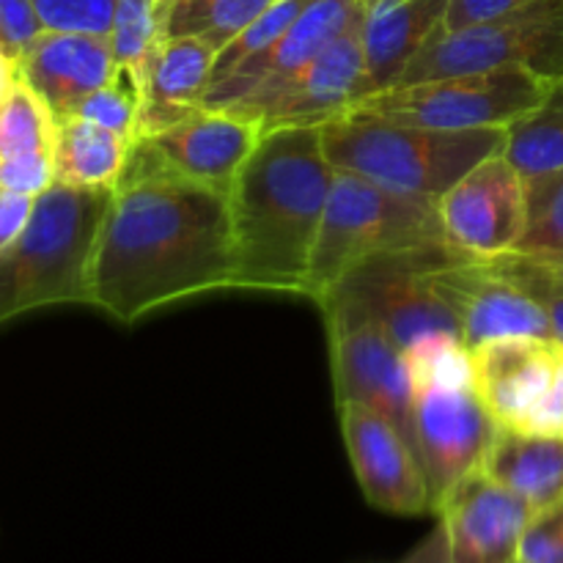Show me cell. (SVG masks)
I'll return each mask as SVG.
<instances>
[{
  "label": "cell",
  "instance_id": "cell-8",
  "mask_svg": "<svg viewBox=\"0 0 563 563\" xmlns=\"http://www.w3.org/2000/svg\"><path fill=\"white\" fill-rule=\"evenodd\" d=\"M509 66L528 69L550 86L563 82V0H533L498 20L440 31L412 58L401 82L482 75Z\"/></svg>",
  "mask_w": 563,
  "mask_h": 563
},
{
  "label": "cell",
  "instance_id": "cell-19",
  "mask_svg": "<svg viewBox=\"0 0 563 563\" xmlns=\"http://www.w3.org/2000/svg\"><path fill=\"white\" fill-rule=\"evenodd\" d=\"M110 36L77 31H42L20 53V75L53 113L69 115L82 99L113 77Z\"/></svg>",
  "mask_w": 563,
  "mask_h": 563
},
{
  "label": "cell",
  "instance_id": "cell-7",
  "mask_svg": "<svg viewBox=\"0 0 563 563\" xmlns=\"http://www.w3.org/2000/svg\"><path fill=\"white\" fill-rule=\"evenodd\" d=\"M550 82L528 69H495L438 80L401 82L357 99L346 113L377 115L432 130H506L550 97Z\"/></svg>",
  "mask_w": 563,
  "mask_h": 563
},
{
  "label": "cell",
  "instance_id": "cell-38",
  "mask_svg": "<svg viewBox=\"0 0 563 563\" xmlns=\"http://www.w3.org/2000/svg\"><path fill=\"white\" fill-rule=\"evenodd\" d=\"M20 58L0 44V115H3L5 99L11 97L14 86L20 82Z\"/></svg>",
  "mask_w": 563,
  "mask_h": 563
},
{
  "label": "cell",
  "instance_id": "cell-2",
  "mask_svg": "<svg viewBox=\"0 0 563 563\" xmlns=\"http://www.w3.org/2000/svg\"><path fill=\"white\" fill-rule=\"evenodd\" d=\"M333 176L322 124L264 130L229 190L234 289L306 291Z\"/></svg>",
  "mask_w": 563,
  "mask_h": 563
},
{
  "label": "cell",
  "instance_id": "cell-18",
  "mask_svg": "<svg viewBox=\"0 0 563 563\" xmlns=\"http://www.w3.org/2000/svg\"><path fill=\"white\" fill-rule=\"evenodd\" d=\"M561 355L563 341L539 335L495 339L471 350L473 385L498 427H526L553 388Z\"/></svg>",
  "mask_w": 563,
  "mask_h": 563
},
{
  "label": "cell",
  "instance_id": "cell-25",
  "mask_svg": "<svg viewBox=\"0 0 563 563\" xmlns=\"http://www.w3.org/2000/svg\"><path fill=\"white\" fill-rule=\"evenodd\" d=\"M278 0H168L165 36H192L223 49Z\"/></svg>",
  "mask_w": 563,
  "mask_h": 563
},
{
  "label": "cell",
  "instance_id": "cell-29",
  "mask_svg": "<svg viewBox=\"0 0 563 563\" xmlns=\"http://www.w3.org/2000/svg\"><path fill=\"white\" fill-rule=\"evenodd\" d=\"M143 113V88L141 80L132 75L124 66H115L113 77L97 91L88 93L69 115H80V119L93 121L99 126H108L115 135L135 141L137 126H141Z\"/></svg>",
  "mask_w": 563,
  "mask_h": 563
},
{
  "label": "cell",
  "instance_id": "cell-21",
  "mask_svg": "<svg viewBox=\"0 0 563 563\" xmlns=\"http://www.w3.org/2000/svg\"><path fill=\"white\" fill-rule=\"evenodd\" d=\"M218 49L192 36H165L143 82V113L137 137L174 124L203 104L212 82Z\"/></svg>",
  "mask_w": 563,
  "mask_h": 563
},
{
  "label": "cell",
  "instance_id": "cell-37",
  "mask_svg": "<svg viewBox=\"0 0 563 563\" xmlns=\"http://www.w3.org/2000/svg\"><path fill=\"white\" fill-rule=\"evenodd\" d=\"M33 207H36V198L33 196L0 190V253L9 245H14L16 236L27 229Z\"/></svg>",
  "mask_w": 563,
  "mask_h": 563
},
{
  "label": "cell",
  "instance_id": "cell-17",
  "mask_svg": "<svg viewBox=\"0 0 563 563\" xmlns=\"http://www.w3.org/2000/svg\"><path fill=\"white\" fill-rule=\"evenodd\" d=\"M361 16L363 0H308L284 36L236 66L229 77L214 82L203 97V104L231 110L247 99L273 91L324 53L335 38L361 25Z\"/></svg>",
  "mask_w": 563,
  "mask_h": 563
},
{
  "label": "cell",
  "instance_id": "cell-22",
  "mask_svg": "<svg viewBox=\"0 0 563 563\" xmlns=\"http://www.w3.org/2000/svg\"><path fill=\"white\" fill-rule=\"evenodd\" d=\"M482 471L533 511L550 509L563 500V438L500 427Z\"/></svg>",
  "mask_w": 563,
  "mask_h": 563
},
{
  "label": "cell",
  "instance_id": "cell-15",
  "mask_svg": "<svg viewBox=\"0 0 563 563\" xmlns=\"http://www.w3.org/2000/svg\"><path fill=\"white\" fill-rule=\"evenodd\" d=\"M339 423L352 471L368 506L394 517L432 515L421 460L383 412L357 401H344L339 405Z\"/></svg>",
  "mask_w": 563,
  "mask_h": 563
},
{
  "label": "cell",
  "instance_id": "cell-35",
  "mask_svg": "<svg viewBox=\"0 0 563 563\" xmlns=\"http://www.w3.org/2000/svg\"><path fill=\"white\" fill-rule=\"evenodd\" d=\"M44 31L31 0H0V38L9 53L20 58L22 49Z\"/></svg>",
  "mask_w": 563,
  "mask_h": 563
},
{
  "label": "cell",
  "instance_id": "cell-24",
  "mask_svg": "<svg viewBox=\"0 0 563 563\" xmlns=\"http://www.w3.org/2000/svg\"><path fill=\"white\" fill-rule=\"evenodd\" d=\"M504 157L526 181L563 170V82L528 115L506 126Z\"/></svg>",
  "mask_w": 563,
  "mask_h": 563
},
{
  "label": "cell",
  "instance_id": "cell-4",
  "mask_svg": "<svg viewBox=\"0 0 563 563\" xmlns=\"http://www.w3.org/2000/svg\"><path fill=\"white\" fill-rule=\"evenodd\" d=\"M322 141L335 170L401 196L440 201L467 170L504 152L506 130L451 132L344 113L324 121Z\"/></svg>",
  "mask_w": 563,
  "mask_h": 563
},
{
  "label": "cell",
  "instance_id": "cell-32",
  "mask_svg": "<svg viewBox=\"0 0 563 563\" xmlns=\"http://www.w3.org/2000/svg\"><path fill=\"white\" fill-rule=\"evenodd\" d=\"M44 31H77L110 36L115 0H31Z\"/></svg>",
  "mask_w": 563,
  "mask_h": 563
},
{
  "label": "cell",
  "instance_id": "cell-36",
  "mask_svg": "<svg viewBox=\"0 0 563 563\" xmlns=\"http://www.w3.org/2000/svg\"><path fill=\"white\" fill-rule=\"evenodd\" d=\"M528 3H533V0H449L443 31H460V27L476 25V22L498 20V16L511 14Z\"/></svg>",
  "mask_w": 563,
  "mask_h": 563
},
{
  "label": "cell",
  "instance_id": "cell-23",
  "mask_svg": "<svg viewBox=\"0 0 563 563\" xmlns=\"http://www.w3.org/2000/svg\"><path fill=\"white\" fill-rule=\"evenodd\" d=\"M132 143L80 115H60L55 135V181L66 187L115 190L124 174Z\"/></svg>",
  "mask_w": 563,
  "mask_h": 563
},
{
  "label": "cell",
  "instance_id": "cell-39",
  "mask_svg": "<svg viewBox=\"0 0 563 563\" xmlns=\"http://www.w3.org/2000/svg\"><path fill=\"white\" fill-rule=\"evenodd\" d=\"M0 44H3V38H0Z\"/></svg>",
  "mask_w": 563,
  "mask_h": 563
},
{
  "label": "cell",
  "instance_id": "cell-12",
  "mask_svg": "<svg viewBox=\"0 0 563 563\" xmlns=\"http://www.w3.org/2000/svg\"><path fill=\"white\" fill-rule=\"evenodd\" d=\"M537 511L484 471L462 478L438 506V539L407 563H517Z\"/></svg>",
  "mask_w": 563,
  "mask_h": 563
},
{
  "label": "cell",
  "instance_id": "cell-27",
  "mask_svg": "<svg viewBox=\"0 0 563 563\" xmlns=\"http://www.w3.org/2000/svg\"><path fill=\"white\" fill-rule=\"evenodd\" d=\"M58 115L20 77L0 115V157L16 154H53Z\"/></svg>",
  "mask_w": 563,
  "mask_h": 563
},
{
  "label": "cell",
  "instance_id": "cell-5",
  "mask_svg": "<svg viewBox=\"0 0 563 563\" xmlns=\"http://www.w3.org/2000/svg\"><path fill=\"white\" fill-rule=\"evenodd\" d=\"M438 247H451L438 201L401 196L363 176L335 170L302 297L319 306L363 264Z\"/></svg>",
  "mask_w": 563,
  "mask_h": 563
},
{
  "label": "cell",
  "instance_id": "cell-30",
  "mask_svg": "<svg viewBox=\"0 0 563 563\" xmlns=\"http://www.w3.org/2000/svg\"><path fill=\"white\" fill-rule=\"evenodd\" d=\"M306 5L308 0H278L275 5H269L258 20H253L240 36H234L223 49H220L218 58H214L212 82H209V88H212L214 82L223 80V77H229L231 71L240 64H245L247 58H253V55H258L262 49H267L275 38L284 36L286 27L297 20V14H300Z\"/></svg>",
  "mask_w": 563,
  "mask_h": 563
},
{
  "label": "cell",
  "instance_id": "cell-16",
  "mask_svg": "<svg viewBox=\"0 0 563 563\" xmlns=\"http://www.w3.org/2000/svg\"><path fill=\"white\" fill-rule=\"evenodd\" d=\"M366 97L363 82L361 25L335 38L324 53L273 91L236 104V113L256 119L264 130L275 126L324 124L344 115L357 99Z\"/></svg>",
  "mask_w": 563,
  "mask_h": 563
},
{
  "label": "cell",
  "instance_id": "cell-33",
  "mask_svg": "<svg viewBox=\"0 0 563 563\" xmlns=\"http://www.w3.org/2000/svg\"><path fill=\"white\" fill-rule=\"evenodd\" d=\"M517 563H563V500L533 515L522 533Z\"/></svg>",
  "mask_w": 563,
  "mask_h": 563
},
{
  "label": "cell",
  "instance_id": "cell-31",
  "mask_svg": "<svg viewBox=\"0 0 563 563\" xmlns=\"http://www.w3.org/2000/svg\"><path fill=\"white\" fill-rule=\"evenodd\" d=\"M528 231L517 251H563V170L526 181Z\"/></svg>",
  "mask_w": 563,
  "mask_h": 563
},
{
  "label": "cell",
  "instance_id": "cell-1",
  "mask_svg": "<svg viewBox=\"0 0 563 563\" xmlns=\"http://www.w3.org/2000/svg\"><path fill=\"white\" fill-rule=\"evenodd\" d=\"M218 289H234L229 196L174 176L121 181L93 247L91 306L132 324Z\"/></svg>",
  "mask_w": 563,
  "mask_h": 563
},
{
  "label": "cell",
  "instance_id": "cell-13",
  "mask_svg": "<svg viewBox=\"0 0 563 563\" xmlns=\"http://www.w3.org/2000/svg\"><path fill=\"white\" fill-rule=\"evenodd\" d=\"M443 236L471 258L517 251L528 231L526 179L504 152L482 159L438 201Z\"/></svg>",
  "mask_w": 563,
  "mask_h": 563
},
{
  "label": "cell",
  "instance_id": "cell-26",
  "mask_svg": "<svg viewBox=\"0 0 563 563\" xmlns=\"http://www.w3.org/2000/svg\"><path fill=\"white\" fill-rule=\"evenodd\" d=\"M165 16L168 0H115L110 44H113L115 66H124L146 82L148 64L165 38Z\"/></svg>",
  "mask_w": 563,
  "mask_h": 563
},
{
  "label": "cell",
  "instance_id": "cell-11",
  "mask_svg": "<svg viewBox=\"0 0 563 563\" xmlns=\"http://www.w3.org/2000/svg\"><path fill=\"white\" fill-rule=\"evenodd\" d=\"M454 258L471 256H462L454 247H438V251L377 258L346 275L330 295H346L366 306L388 328L405 355L440 341H462L454 313L445 308L427 280L429 267Z\"/></svg>",
  "mask_w": 563,
  "mask_h": 563
},
{
  "label": "cell",
  "instance_id": "cell-20",
  "mask_svg": "<svg viewBox=\"0 0 563 563\" xmlns=\"http://www.w3.org/2000/svg\"><path fill=\"white\" fill-rule=\"evenodd\" d=\"M449 0H363V82L368 93L399 86L407 66L443 31Z\"/></svg>",
  "mask_w": 563,
  "mask_h": 563
},
{
  "label": "cell",
  "instance_id": "cell-9",
  "mask_svg": "<svg viewBox=\"0 0 563 563\" xmlns=\"http://www.w3.org/2000/svg\"><path fill=\"white\" fill-rule=\"evenodd\" d=\"M319 308L328 322L335 405L357 401L383 412L416 451L410 363L394 335L366 306L346 295H328Z\"/></svg>",
  "mask_w": 563,
  "mask_h": 563
},
{
  "label": "cell",
  "instance_id": "cell-10",
  "mask_svg": "<svg viewBox=\"0 0 563 563\" xmlns=\"http://www.w3.org/2000/svg\"><path fill=\"white\" fill-rule=\"evenodd\" d=\"M262 135L264 126L251 115L198 104L174 124L135 137L121 181L174 176L214 187L229 196L231 185Z\"/></svg>",
  "mask_w": 563,
  "mask_h": 563
},
{
  "label": "cell",
  "instance_id": "cell-14",
  "mask_svg": "<svg viewBox=\"0 0 563 563\" xmlns=\"http://www.w3.org/2000/svg\"><path fill=\"white\" fill-rule=\"evenodd\" d=\"M434 295L460 324L465 350L511 335L555 339L550 319L515 280L506 278L493 258H454L427 269Z\"/></svg>",
  "mask_w": 563,
  "mask_h": 563
},
{
  "label": "cell",
  "instance_id": "cell-34",
  "mask_svg": "<svg viewBox=\"0 0 563 563\" xmlns=\"http://www.w3.org/2000/svg\"><path fill=\"white\" fill-rule=\"evenodd\" d=\"M55 185L53 154H16L0 157V190L38 198Z\"/></svg>",
  "mask_w": 563,
  "mask_h": 563
},
{
  "label": "cell",
  "instance_id": "cell-3",
  "mask_svg": "<svg viewBox=\"0 0 563 563\" xmlns=\"http://www.w3.org/2000/svg\"><path fill=\"white\" fill-rule=\"evenodd\" d=\"M108 187L55 181L36 198L31 223L0 253V324L49 306H91V258L110 207Z\"/></svg>",
  "mask_w": 563,
  "mask_h": 563
},
{
  "label": "cell",
  "instance_id": "cell-6",
  "mask_svg": "<svg viewBox=\"0 0 563 563\" xmlns=\"http://www.w3.org/2000/svg\"><path fill=\"white\" fill-rule=\"evenodd\" d=\"M412 379V432L427 476L432 515L451 489L482 471L498 423L473 385L471 352L462 341H440L407 355Z\"/></svg>",
  "mask_w": 563,
  "mask_h": 563
},
{
  "label": "cell",
  "instance_id": "cell-28",
  "mask_svg": "<svg viewBox=\"0 0 563 563\" xmlns=\"http://www.w3.org/2000/svg\"><path fill=\"white\" fill-rule=\"evenodd\" d=\"M493 264L548 313L553 335L563 341V251H509L493 256Z\"/></svg>",
  "mask_w": 563,
  "mask_h": 563
}]
</instances>
